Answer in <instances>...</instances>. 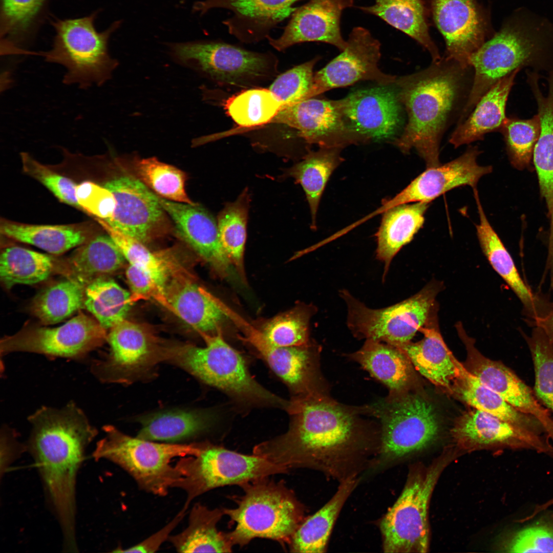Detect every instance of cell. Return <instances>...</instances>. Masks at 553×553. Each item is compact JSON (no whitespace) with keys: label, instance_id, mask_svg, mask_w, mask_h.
<instances>
[{"label":"cell","instance_id":"obj_1","mask_svg":"<svg viewBox=\"0 0 553 553\" xmlns=\"http://www.w3.org/2000/svg\"><path fill=\"white\" fill-rule=\"evenodd\" d=\"M287 431L253 448L278 465L315 470L340 482L371 470L380 445L363 433L348 411L312 393L293 397Z\"/></svg>","mask_w":553,"mask_h":553},{"label":"cell","instance_id":"obj_2","mask_svg":"<svg viewBox=\"0 0 553 553\" xmlns=\"http://www.w3.org/2000/svg\"><path fill=\"white\" fill-rule=\"evenodd\" d=\"M28 420L32 431L27 450L61 529L63 548L75 551L77 477L98 431L73 402L61 409L42 407Z\"/></svg>","mask_w":553,"mask_h":553},{"label":"cell","instance_id":"obj_3","mask_svg":"<svg viewBox=\"0 0 553 553\" xmlns=\"http://www.w3.org/2000/svg\"><path fill=\"white\" fill-rule=\"evenodd\" d=\"M471 68L445 56L425 69L396 78L394 84L408 121L393 143L405 154L414 148L426 168L440 164L441 140L465 97Z\"/></svg>","mask_w":553,"mask_h":553},{"label":"cell","instance_id":"obj_4","mask_svg":"<svg viewBox=\"0 0 553 553\" xmlns=\"http://www.w3.org/2000/svg\"><path fill=\"white\" fill-rule=\"evenodd\" d=\"M544 25L524 17L512 18L470 57L472 86L461 113L465 119L481 97L517 70L540 73L553 70V36Z\"/></svg>","mask_w":553,"mask_h":553},{"label":"cell","instance_id":"obj_5","mask_svg":"<svg viewBox=\"0 0 553 553\" xmlns=\"http://www.w3.org/2000/svg\"><path fill=\"white\" fill-rule=\"evenodd\" d=\"M200 334L205 347L183 345L162 348V361L184 369L239 402L287 409L289 401L271 393L253 378L242 355L226 343L220 329L213 335Z\"/></svg>","mask_w":553,"mask_h":553},{"label":"cell","instance_id":"obj_6","mask_svg":"<svg viewBox=\"0 0 553 553\" xmlns=\"http://www.w3.org/2000/svg\"><path fill=\"white\" fill-rule=\"evenodd\" d=\"M244 494L234 508H224L235 525L226 535L232 545L243 546L256 538L290 544L304 520L303 505L283 481L268 477L241 485Z\"/></svg>","mask_w":553,"mask_h":553},{"label":"cell","instance_id":"obj_7","mask_svg":"<svg viewBox=\"0 0 553 553\" xmlns=\"http://www.w3.org/2000/svg\"><path fill=\"white\" fill-rule=\"evenodd\" d=\"M103 430L105 435L96 443L94 459L117 464L141 489L159 496L166 495L180 479L179 471L171 464L172 460L197 455L203 444L159 443L130 436L111 425L104 426Z\"/></svg>","mask_w":553,"mask_h":553},{"label":"cell","instance_id":"obj_8","mask_svg":"<svg viewBox=\"0 0 553 553\" xmlns=\"http://www.w3.org/2000/svg\"><path fill=\"white\" fill-rule=\"evenodd\" d=\"M96 13L85 17L54 20L55 34L51 49L39 54L45 60L63 66V82L86 89L93 84H103L111 78L118 63L108 52L111 34L121 25L114 22L107 29L98 32L95 27Z\"/></svg>","mask_w":553,"mask_h":553},{"label":"cell","instance_id":"obj_9","mask_svg":"<svg viewBox=\"0 0 553 553\" xmlns=\"http://www.w3.org/2000/svg\"><path fill=\"white\" fill-rule=\"evenodd\" d=\"M455 455L445 454L428 466H416L410 471L400 496L380 523L385 552L428 551L431 497L441 474Z\"/></svg>","mask_w":553,"mask_h":553},{"label":"cell","instance_id":"obj_10","mask_svg":"<svg viewBox=\"0 0 553 553\" xmlns=\"http://www.w3.org/2000/svg\"><path fill=\"white\" fill-rule=\"evenodd\" d=\"M441 283L434 280L410 298L391 306L372 309L348 291H341L347 309L348 328L356 336L384 342L400 349L411 342L433 312Z\"/></svg>","mask_w":553,"mask_h":553},{"label":"cell","instance_id":"obj_11","mask_svg":"<svg viewBox=\"0 0 553 553\" xmlns=\"http://www.w3.org/2000/svg\"><path fill=\"white\" fill-rule=\"evenodd\" d=\"M175 466L181 477L175 487L186 493L183 507L187 509L195 498L214 488L241 486L288 471L287 467L254 454H242L209 443H203L197 455L180 458Z\"/></svg>","mask_w":553,"mask_h":553},{"label":"cell","instance_id":"obj_12","mask_svg":"<svg viewBox=\"0 0 553 553\" xmlns=\"http://www.w3.org/2000/svg\"><path fill=\"white\" fill-rule=\"evenodd\" d=\"M378 407L382 431L372 470L385 468L422 450L439 435L440 423L434 407L418 395H407Z\"/></svg>","mask_w":553,"mask_h":553},{"label":"cell","instance_id":"obj_13","mask_svg":"<svg viewBox=\"0 0 553 553\" xmlns=\"http://www.w3.org/2000/svg\"><path fill=\"white\" fill-rule=\"evenodd\" d=\"M107 338L106 330L96 320L79 313L57 327L34 328L5 337L1 343V355L26 352L81 359Z\"/></svg>","mask_w":553,"mask_h":553},{"label":"cell","instance_id":"obj_14","mask_svg":"<svg viewBox=\"0 0 553 553\" xmlns=\"http://www.w3.org/2000/svg\"><path fill=\"white\" fill-rule=\"evenodd\" d=\"M173 57L183 64L197 66L212 79L235 84L266 76L270 71V54L249 51L219 41L171 43Z\"/></svg>","mask_w":553,"mask_h":553},{"label":"cell","instance_id":"obj_15","mask_svg":"<svg viewBox=\"0 0 553 553\" xmlns=\"http://www.w3.org/2000/svg\"><path fill=\"white\" fill-rule=\"evenodd\" d=\"M380 46L368 30L354 28L345 49L313 75L310 88L301 101L362 80L373 81L381 86L394 84L397 77L382 72L378 67Z\"/></svg>","mask_w":553,"mask_h":553},{"label":"cell","instance_id":"obj_16","mask_svg":"<svg viewBox=\"0 0 553 553\" xmlns=\"http://www.w3.org/2000/svg\"><path fill=\"white\" fill-rule=\"evenodd\" d=\"M110 352L94 360L91 370L99 380L127 384L143 376L161 362V348L138 325L124 319L110 329Z\"/></svg>","mask_w":553,"mask_h":553},{"label":"cell","instance_id":"obj_17","mask_svg":"<svg viewBox=\"0 0 553 553\" xmlns=\"http://www.w3.org/2000/svg\"><path fill=\"white\" fill-rule=\"evenodd\" d=\"M391 86L358 90L337 100L347 126L361 143L391 138L399 131L402 105Z\"/></svg>","mask_w":553,"mask_h":553},{"label":"cell","instance_id":"obj_18","mask_svg":"<svg viewBox=\"0 0 553 553\" xmlns=\"http://www.w3.org/2000/svg\"><path fill=\"white\" fill-rule=\"evenodd\" d=\"M103 186L116 201L112 219L104 221L109 225L143 244L166 229V212L157 195L139 179L122 176Z\"/></svg>","mask_w":553,"mask_h":553},{"label":"cell","instance_id":"obj_19","mask_svg":"<svg viewBox=\"0 0 553 553\" xmlns=\"http://www.w3.org/2000/svg\"><path fill=\"white\" fill-rule=\"evenodd\" d=\"M480 151L471 146L461 156L444 164L427 168L394 197L385 200L382 205L367 216L369 219L395 206L433 200L455 188L469 186L476 188L481 177L492 171L491 166L478 164Z\"/></svg>","mask_w":553,"mask_h":553},{"label":"cell","instance_id":"obj_20","mask_svg":"<svg viewBox=\"0 0 553 553\" xmlns=\"http://www.w3.org/2000/svg\"><path fill=\"white\" fill-rule=\"evenodd\" d=\"M451 432L457 446L464 451L526 449L553 456V445L548 439L476 409L460 416Z\"/></svg>","mask_w":553,"mask_h":553},{"label":"cell","instance_id":"obj_21","mask_svg":"<svg viewBox=\"0 0 553 553\" xmlns=\"http://www.w3.org/2000/svg\"><path fill=\"white\" fill-rule=\"evenodd\" d=\"M270 123L296 129L306 142L342 148L361 143L347 126L337 100L310 98L280 110Z\"/></svg>","mask_w":553,"mask_h":553},{"label":"cell","instance_id":"obj_22","mask_svg":"<svg viewBox=\"0 0 553 553\" xmlns=\"http://www.w3.org/2000/svg\"><path fill=\"white\" fill-rule=\"evenodd\" d=\"M435 24L443 37L445 57L463 68L484 42L486 24L475 0H430Z\"/></svg>","mask_w":553,"mask_h":553},{"label":"cell","instance_id":"obj_23","mask_svg":"<svg viewBox=\"0 0 553 553\" xmlns=\"http://www.w3.org/2000/svg\"><path fill=\"white\" fill-rule=\"evenodd\" d=\"M353 0H310L297 8L277 38L267 37L269 44L281 51L297 44L318 41L330 44L343 51L347 41L342 35L343 11L353 5Z\"/></svg>","mask_w":553,"mask_h":553},{"label":"cell","instance_id":"obj_24","mask_svg":"<svg viewBox=\"0 0 553 553\" xmlns=\"http://www.w3.org/2000/svg\"><path fill=\"white\" fill-rule=\"evenodd\" d=\"M299 0H201L193 6L200 15L215 8L229 10L231 16L223 22L228 32L241 41H259L270 30L293 14Z\"/></svg>","mask_w":553,"mask_h":553},{"label":"cell","instance_id":"obj_25","mask_svg":"<svg viewBox=\"0 0 553 553\" xmlns=\"http://www.w3.org/2000/svg\"><path fill=\"white\" fill-rule=\"evenodd\" d=\"M157 196L180 237L220 276H229L232 265L222 246L217 221L212 215L196 203L175 202Z\"/></svg>","mask_w":553,"mask_h":553},{"label":"cell","instance_id":"obj_26","mask_svg":"<svg viewBox=\"0 0 553 553\" xmlns=\"http://www.w3.org/2000/svg\"><path fill=\"white\" fill-rule=\"evenodd\" d=\"M231 320L242 331L240 339L250 344L267 363L273 372L294 395L300 397L311 393L313 375L312 352L308 345L303 346L278 347L270 343L257 330L236 312Z\"/></svg>","mask_w":553,"mask_h":553},{"label":"cell","instance_id":"obj_27","mask_svg":"<svg viewBox=\"0 0 553 553\" xmlns=\"http://www.w3.org/2000/svg\"><path fill=\"white\" fill-rule=\"evenodd\" d=\"M466 368L516 410L538 420L553 445V417L539 402L530 388L511 370L499 361L485 357L479 351L470 354Z\"/></svg>","mask_w":553,"mask_h":553},{"label":"cell","instance_id":"obj_28","mask_svg":"<svg viewBox=\"0 0 553 553\" xmlns=\"http://www.w3.org/2000/svg\"><path fill=\"white\" fill-rule=\"evenodd\" d=\"M164 290L173 313L200 333L217 332L228 318L212 294L182 275L169 278Z\"/></svg>","mask_w":553,"mask_h":553},{"label":"cell","instance_id":"obj_29","mask_svg":"<svg viewBox=\"0 0 553 553\" xmlns=\"http://www.w3.org/2000/svg\"><path fill=\"white\" fill-rule=\"evenodd\" d=\"M520 70L504 77L479 99L470 115L452 133L449 142L455 148L482 140L487 133L500 131L507 117L506 102Z\"/></svg>","mask_w":553,"mask_h":553},{"label":"cell","instance_id":"obj_30","mask_svg":"<svg viewBox=\"0 0 553 553\" xmlns=\"http://www.w3.org/2000/svg\"><path fill=\"white\" fill-rule=\"evenodd\" d=\"M420 331L424 334L422 339L410 342L400 349L423 376L440 386L452 387L459 364L444 343L434 314Z\"/></svg>","mask_w":553,"mask_h":553},{"label":"cell","instance_id":"obj_31","mask_svg":"<svg viewBox=\"0 0 553 553\" xmlns=\"http://www.w3.org/2000/svg\"><path fill=\"white\" fill-rule=\"evenodd\" d=\"M452 387L463 401L475 409L491 414L524 430L546 436L538 420L516 410L460 364L458 375Z\"/></svg>","mask_w":553,"mask_h":553},{"label":"cell","instance_id":"obj_32","mask_svg":"<svg viewBox=\"0 0 553 553\" xmlns=\"http://www.w3.org/2000/svg\"><path fill=\"white\" fill-rule=\"evenodd\" d=\"M429 202L403 204L382 212L380 226L376 234L377 258L385 263V273L400 249L410 243L422 228Z\"/></svg>","mask_w":553,"mask_h":553},{"label":"cell","instance_id":"obj_33","mask_svg":"<svg viewBox=\"0 0 553 553\" xmlns=\"http://www.w3.org/2000/svg\"><path fill=\"white\" fill-rule=\"evenodd\" d=\"M359 481V477L355 476L340 482L332 498L299 526L289 544L290 551L307 553L325 551L336 519Z\"/></svg>","mask_w":553,"mask_h":553},{"label":"cell","instance_id":"obj_34","mask_svg":"<svg viewBox=\"0 0 553 553\" xmlns=\"http://www.w3.org/2000/svg\"><path fill=\"white\" fill-rule=\"evenodd\" d=\"M214 416L208 411L172 410L141 417V428L137 437L167 443H176L195 437L208 430Z\"/></svg>","mask_w":553,"mask_h":553},{"label":"cell","instance_id":"obj_35","mask_svg":"<svg viewBox=\"0 0 553 553\" xmlns=\"http://www.w3.org/2000/svg\"><path fill=\"white\" fill-rule=\"evenodd\" d=\"M225 515L223 508L209 509L197 503L191 509L187 526L170 535L168 540L179 552H229L232 545L217 524Z\"/></svg>","mask_w":553,"mask_h":553},{"label":"cell","instance_id":"obj_36","mask_svg":"<svg viewBox=\"0 0 553 553\" xmlns=\"http://www.w3.org/2000/svg\"><path fill=\"white\" fill-rule=\"evenodd\" d=\"M370 6L360 7L364 12L377 16L422 46L433 61L441 59L429 32L428 11L424 0H374Z\"/></svg>","mask_w":553,"mask_h":553},{"label":"cell","instance_id":"obj_37","mask_svg":"<svg viewBox=\"0 0 553 553\" xmlns=\"http://www.w3.org/2000/svg\"><path fill=\"white\" fill-rule=\"evenodd\" d=\"M476 188L473 189L479 219L476 228L482 251L494 269L515 292L525 307L531 313H535L536 299L520 277L510 254L490 224Z\"/></svg>","mask_w":553,"mask_h":553},{"label":"cell","instance_id":"obj_38","mask_svg":"<svg viewBox=\"0 0 553 553\" xmlns=\"http://www.w3.org/2000/svg\"><path fill=\"white\" fill-rule=\"evenodd\" d=\"M341 149L320 147L308 153L284 173L285 176L293 178L304 189L310 208L312 229H316V215L326 185L333 171L344 160L340 155Z\"/></svg>","mask_w":553,"mask_h":553},{"label":"cell","instance_id":"obj_39","mask_svg":"<svg viewBox=\"0 0 553 553\" xmlns=\"http://www.w3.org/2000/svg\"><path fill=\"white\" fill-rule=\"evenodd\" d=\"M4 236L38 247L54 254H62L83 244L87 233L81 227L73 225H39L1 221Z\"/></svg>","mask_w":553,"mask_h":553},{"label":"cell","instance_id":"obj_40","mask_svg":"<svg viewBox=\"0 0 553 553\" xmlns=\"http://www.w3.org/2000/svg\"><path fill=\"white\" fill-rule=\"evenodd\" d=\"M354 357L373 376L391 390L403 389L410 380L411 369L408 357L400 349L381 342L368 339Z\"/></svg>","mask_w":553,"mask_h":553},{"label":"cell","instance_id":"obj_41","mask_svg":"<svg viewBox=\"0 0 553 553\" xmlns=\"http://www.w3.org/2000/svg\"><path fill=\"white\" fill-rule=\"evenodd\" d=\"M47 0H1L0 33L4 52L22 54Z\"/></svg>","mask_w":553,"mask_h":553},{"label":"cell","instance_id":"obj_42","mask_svg":"<svg viewBox=\"0 0 553 553\" xmlns=\"http://www.w3.org/2000/svg\"><path fill=\"white\" fill-rule=\"evenodd\" d=\"M134 301L132 293L102 276L92 280L85 287L84 306L105 330L125 319Z\"/></svg>","mask_w":553,"mask_h":553},{"label":"cell","instance_id":"obj_43","mask_svg":"<svg viewBox=\"0 0 553 553\" xmlns=\"http://www.w3.org/2000/svg\"><path fill=\"white\" fill-rule=\"evenodd\" d=\"M125 260L111 237L100 235L81 244L71 257L70 264L78 280L83 283L115 272Z\"/></svg>","mask_w":553,"mask_h":553},{"label":"cell","instance_id":"obj_44","mask_svg":"<svg viewBox=\"0 0 553 553\" xmlns=\"http://www.w3.org/2000/svg\"><path fill=\"white\" fill-rule=\"evenodd\" d=\"M53 268L50 256L25 248L8 247L1 254V280L7 288L43 282L50 276Z\"/></svg>","mask_w":553,"mask_h":553},{"label":"cell","instance_id":"obj_45","mask_svg":"<svg viewBox=\"0 0 553 553\" xmlns=\"http://www.w3.org/2000/svg\"><path fill=\"white\" fill-rule=\"evenodd\" d=\"M83 283L68 279L49 286L33 299L31 310L44 324H54L69 317L84 306Z\"/></svg>","mask_w":553,"mask_h":553},{"label":"cell","instance_id":"obj_46","mask_svg":"<svg viewBox=\"0 0 553 553\" xmlns=\"http://www.w3.org/2000/svg\"><path fill=\"white\" fill-rule=\"evenodd\" d=\"M249 203V194L245 188L235 201L225 204L217 219L222 246L242 276L244 275L243 259Z\"/></svg>","mask_w":553,"mask_h":553},{"label":"cell","instance_id":"obj_47","mask_svg":"<svg viewBox=\"0 0 553 553\" xmlns=\"http://www.w3.org/2000/svg\"><path fill=\"white\" fill-rule=\"evenodd\" d=\"M135 169L139 180L158 196L175 202L193 204L185 191V173L156 157L138 160Z\"/></svg>","mask_w":553,"mask_h":553},{"label":"cell","instance_id":"obj_48","mask_svg":"<svg viewBox=\"0 0 553 553\" xmlns=\"http://www.w3.org/2000/svg\"><path fill=\"white\" fill-rule=\"evenodd\" d=\"M226 106L237 124L252 127L270 123L282 104L269 90L253 89L229 99Z\"/></svg>","mask_w":553,"mask_h":553},{"label":"cell","instance_id":"obj_49","mask_svg":"<svg viewBox=\"0 0 553 553\" xmlns=\"http://www.w3.org/2000/svg\"><path fill=\"white\" fill-rule=\"evenodd\" d=\"M500 132L512 165L518 169L526 168L533 159L540 134V121L537 114L530 118L507 117Z\"/></svg>","mask_w":553,"mask_h":553},{"label":"cell","instance_id":"obj_50","mask_svg":"<svg viewBox=\"0 0 553 553\" xmlns=\"http://www.w3.org/2000/svg\"><path fill=\"white\" fill-rule=\"evenodd\" d=\"M311 307H298L274 317L264 326L261 332L270 343L278 347L308 345Z\"/></svg>","mask_w":553,"mask_h":553},{"label":"cell","instance_id":"obj_51","mask_svg":"<svg viewBox=\"0 0 553 553\" xmlns=\"http://www.w3.org/2000/svg\"><path fill=\"white\" fill-rule=\"evenodd\" d=\"M102 224L130 265L149 275L164 287L169 277V268L166 262L148 249L142 242L112 227L104 221Z\"/></svg>","mask_w":553,"mask_h":553},{"label":"cell","instance_id":"obj_52","mask_svg":"<svg viewBox=\"0 0 553 553\" xmlns=\"http://www.w3.org/2000/svg\"><path fill=\"white\" fill-rule=\"evenodd\" d=\"M528 345L535 367L536 395L553 412V343L538 327Z\"/></svg>","mask_w":553,"mask_h":553},{"label":"cell","instance_id":"obj_53","mask_svg":"<svg viewBox=\"0 0 553 553\" xmlns=\"http://www.w3.org/2000/svg\"><path fill=\"white\" fill-rule=\"evenodd\" d=\"M319 57L298 65L280 75L269 90L281 102L280 110L301 101L310 88L314 66Z\"/></svg>","mask_w":553,"mask_h":553},{"label":"cell","instance_id":"obj_54","mask_svg":"<svg viewBox=\"0 0 553 553\" xmlns=\"http://www.w3.org/2000/svg\"><path fill=\"white\" fill-rule=\"evenodd\" d=\"M500 549L506 552H553V522L539 521L511 533Z\"/></svg>","mask_w":553,"mask_h":553},{"label":"cell","instance_id":"obj_55","mask_svg":"<svg viewBox=\"0 0 553 553\" xmlns=\"http://www.w3.org/2000/svg\"><path fill=\"white\" fill-rule=\"evenodd\" d=\"M20 158L26 174L39 182L61 202L81 209L76 197L77 184L72 180L51 170L27 153H21Z\"/></svg>","mask_w":553,"mask_h":553},{"label":"cell","instance_id":"obj_56","mask_svg":"<svg viewBox=\"0 0 553 553\" xmlns=\"http://www.w3.org/2000/svg\"><path fill=\"white\" fill-rule=\"evenodd\" d=\"M76 194L82 209L103 221L112 219L116 207L115 199L112 193L103 185L84 181L77 185Z\"/></svg>","mask_w":553,"mask_h":553},{"label":"cell","instance_id":"obj_57","mask_svg":"<svg viewBox=\"0 0 553 553\" xmlns=\"http://www.w3.org/2000/svg\"><path fill=\"white\" fill-rule=\"evenodd\" d=\"M125 275L135 301L137 299H151L173 313V308L167 299L164 287L155 280L131 265L127 268Z\"/></svg>","mask_w":553,"mask_h":553},{"label":"cell","instance_id":"obj_58","mask_svg":"<svg viewBox=\"0 0 553 553\" xmlns=\"http://www.w3.org/2000/svg\"><path fill=\"white\" fill-rule=\"evenodd\" d=\"M187 509L183 507L182 509L168 523L138 544L127 548H118L114 552L142 553L156 552L163 543L168 540L171 532L185 516Z\"/></svg>","mask_w":553,"mask_h":553},{"label":"cell","instance_id":"obj_59","mask_svg":"<svg viewBox=\"0 0 553 553\" xmlns=\"http://www.w3.org/2000/svg\"><path fill=\"white\" fill-rule=\"evenodd\" d=\"M0 445V475L2 477L14 461L27 450V446L20 443L16 432L7 426L2 428Z\"/></svg>","mask_w":553,"mask_h":553},{"label":"cell","instance_id":"obj_60","mask_svg":"<svg viewBox=\"0 0 553 553\" xmlns=\"http://www.w3.org/2000/svg\"><path fill=\"white\" fill-rule=\"evenodd\" d=\"M537 321L538 326L544 331L548 339L553 343V310L545 317L537 318Z\"/></svg>","mask_w":553,"mask_h":553},{"label":"cell","instance_id":"obj_61","mask_svg":"<svg viewBox=\"0 0 553 553\" xmlns=\"http://www.w3.org/2000/svg\"><path fill=\"white\" fill-rule=\"evenodd\" d=\"M551 504H553V499L552 500H550V501H548L546 503V505H550Z\"/></svg>","mask_w":553,"mask_h":553},{"label":"cell","instance_id":"obj_62","mask_svg":"<svg viewBox=\"0 0 553 553\" xmlns=\"http://www.w3.org/2000/svg\"><path fill=\"white\" fill-rule=\"evenodd\" d=\"M552 248V249H553V246H552V248ZM552 252H553V250H552Z\"/></svg>","mask_w":553,"mask_h":553}]
</instances>
